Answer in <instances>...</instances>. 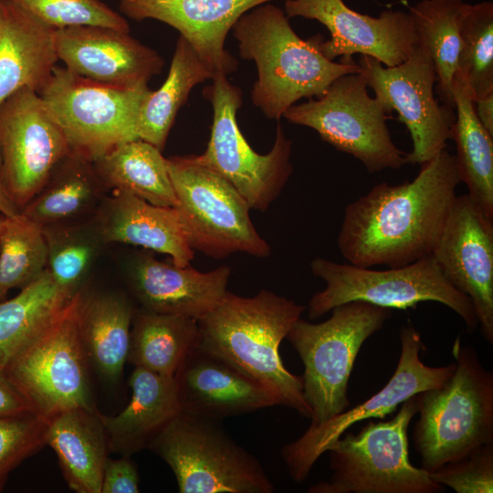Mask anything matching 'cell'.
Masks as SVG:
<instances>
[{
    "instance_id": "f6af8a7d",
    "label": "cell",
    "mask_w": 493,
    "mask_h": 493,
    "mask_svg": "<svg viewBox=\"0 0 493 493\" xmlns=\"http://www.w3.org/2000/svg\"><path fill=\"white\" fill-rule=\"evenodd\" d=\"M2 221H3V215H0V231H1V226H2Z\"/></svg>"
},
{
    "instance_id": "277c9868",
    "label": "cell",
    "mask_w": 493,
    "mask_h": 493,
    "mask_svg": "<svg viewBox=\"0 0 493 493\" xmlns=\"http://www.w3.org/2000/svg\"><path fill=\"white\" fill-rule=\"evenodd\" d=\"M452 355L456 368L450 378L414 395L419 419L413 438L428 473L493 443V373L459 336Z\"/></svg>"
},
{
    "instance_id": "ac0fdd59",
    "label": "cell",
    "mask_w": 493,
    "mask_h": 493,
    "mask_svg": "<svg viewBox=\"0 0 493 493\" xmlns=\"http://www.w3.org/2000/svg\"><path fill=\"white\" fill-rule=\"evenodd\" d=\"M287 16L315 19L330 33L316 35L320 51L330 60L354 54L372 57L387 67L406 60L418 42L411 16L386 10L373 17L348 7L342 0H286Z\"/></svg>"
},
{
    "instance_id": "d590c367",
    "label": "cell",
    "mask_w": 493,
    "mask_h": 493,
    "mask_svg": "<svg viewBox=\"0 0 493 493\" xmlns=\"http://www.w3.org/2000/svg\"><path fill=\"white\" fill-rule=\"evenodd\" d=\"M44 232L19 213L3 216L0 231V300L13 288H23L47 269Z\"/></svg>"
},
{
    "instance_id": "6da1fadb",
    "label": "cell",
    "mask_w": 493,
    "mask_h": 493,
    "mask_svg": "<svg viewBox=\"0 0 493 493\" xmlns=\"http://www.w3.org/2000/svg\"><path fill=\"white\" fill-rule=\"evenodd\" d=\"M461 183L446 148L401 184L381 183L344 209L337 237L341 255L363 267H395L431 255Z\"/></svg>"
},
{
    "instance_id": "52a82bcc",
    "label": "cell",
    "mask_w": 493,
    "mask_h": 493,
    "mask_svg": "<svg viewBox=\"0 0 493 493\" xmlns=\"http://www.w3.org/2000/svg\"><path fill=\"white\" fill-rule=\"evenodd\" d=\"M310 269L326 287L309 299V319H318L351 301H363L391 309H414L420 302L435 301L455 311L465 322L467 331L473 332L478 325L470 299L449 283L432 255L386 269L317 257L310 262Z\"/></svg>"
},
{
    "instance_id": "7c38bea8",
    "label": "cell",
    "mask_w": 493,
    "mask_h": 493,
    "mask_svg": "<svg viewBox=\"0 0 493 493\" xmlns=\"http://www.w3.org/2000/svg\"><path fill=\"white\" fill-rule=\"evenodd\" d=\"M367 88L361 72L342 75L321 96L290 106L283 117L315 130L336 150L359 160L370 173L399 169L407 163L406 153L391 138L389 113Z\"/></svg>"
},
{
    "instance_id": "2e32d148",
    "label": "cell",
    "mask_w": 493,
    "mask_h": 493,
    "mask_svg": "<svg viewBox=\"0 0 493 493\" xmlns=\"http://www.w3.org/2000/svg\"><path fill=\"white\" fill-rule=\"evenodd\" d=\"M401 353L388 383L375 394L351 409L337 414L323 425L309 427L281 451L289 476L297 483L305 480L327 446L351 425L372 417L383 418L415 394L440 387L453 374L456 363L430 367L420 359L425 348L418 330L411 322L400 330Z\"/></svg>"
},
{
    "instance_id": "3957f363",
    "label": "cell",
    "mask_w": 493,
    "mask_h": 493,
    "mask_svg": "<svg viewBox=\"0 0 493 493\" xmlns=\"http://www.w3.org/2000/svg\"><path fill=\"white\" fill-rule=\"evenodd\" d=\"M232 29L240 57L257 68L252 101L269 119L279 121L299 100L318 98L339 77L361 72L352 57L328 59L316 36L300 38L284 11L271 4L245 13Z\"/></svg>"
},
{
    "instance_id": "484cf974",
    "label": "cell",
    "mask_w": 493,
    "mask_h": 493,
    "mask_svg": "<svg viewBox=\"0 0 493 493\" xmlns=\"http://www.w3.org/2000/svg\"><path fill=\"white\" fill-rule=\"evenodd\" d=\"M107 190L93 162L70 151L20 213L42 229L83 223L96 216Z\"/></svg>"
},
{
    "instance_id": "8992f818",
    "label": "cell",
    "mask_w": 493,
    "mask_h": 493,
    "mask_svg": "<svg viewBox=\"0 0 493 493\" xmlns=\"http://www.w3.org/2000/svg\"><path fill=\"white\" fill-rule=\"evenodd\" d=\"M417 413L414 396L388 421H369L357 434H342L326 448L331 476L309 493H438L444 486L412 465L408 426Z\"/></svg>"
},
{
    "instance_id": "ee69618b",
    "label": "cell",
    "mask_w": 493,
    "mask_h": 493,
    "mask_svg": "<svg viewBox=\"0 0 493 493\" xmlns=\"http://www.w3.org/2000/svg\"><path fill=\"white\" fill-rule=\"evenodd\" d=\"M19 213L20 211L10 199L3 182L2 160L0 152V215L3 216H13Z\"/></svg>"
},
{
    "instance_id": "7bdbcfd3",
    "label": "cell",
    "mask_w": 493,
    "mask_h": 493,
    "mask_svg": "<svg viewBox=\"0 0 493 493\" xmlns=\"http://www.w3.org/2000/svg\"><path fill=\"white\" fill-rule=\"evenodd\" d=\"M477 116L484 128L493 136V93L474 101Z\"/></svg>"
},
{
    "instance_id": "8d00e7d4",
    "label": "cell",
    "mask_w": 493,
    "mask_h": 493,
    "mask_svg": "<svg viewBox=\"0 0 493 493\" xmlns=\"http://www.w3.org/2000/svg\"><path fill=\"white\" fill-rule=\"evenodd\" d=\"M459 29L460 51L456 75L475 101L493 93V3H464Z\"/></svg>"
},
{
    "instance_id": "d4e9b609",
    "label": "cell",
    "mask_w": 493,
    "mask_h": 493,
    "mask_svg": "<svg viewBox=\"0 0 493 493\" xmlns=\"http://www.w3.org/2000/svg\"><path fill=\"white\" fill-rule=\"evenodd\" d=\"M55 35L10 0H0V105L22 88L41 92L58 60Z\"/></svg>"
},
{
    "instance_id": "4fadbf2b",
    "label": "cell",
    "mask_w": 493,
    "mask_h": 493,
    "mask_svg": "<svg viewBox=\"0 0 493 493\" xmlns=\"http://www.w3.org/2000/svg\"><path fill=\"white\" fill-rule=\"evenodd\" d=\"M204 90L214 110L206 150L195 159L230 183L250 209L264 212L281 194L292 173V142L278 123L274 144L267 154L257 153L236 121L242 91L226 75L218 74Z\"/></svg>"
},
{
    "instance_id": "cb8c5ba5",
    "label": "cell",
    "mask_w": 493,
    "mask_h": 493,
    "mask_svg": "<svg viewBox=\"0 0 493 493\" xmlns=\"http://www.w3.org/2000/svg\"><path fill=\"white\" fill-rule=\"evenodd\" d=\"M129 384L131 397L118 414L98 411L109 449L131 456L149 448L163 428L182 412L175 377L135 367Z\"/></svg>"
},
{
    "instance_id": "1f68e13d",
    "label": "cell",
    "mask_w": 493,
    "mask_h": 493,
    "mask_svg": "<svg viewBox=\"0 0 493 493\" xmlns=\"http://www.w3.org/2000/svg\"><path fill=\"white\" fill-rule=\"evenodd\" d=\"M214 74L204 65L192 46L179 37L169 73L162 87L150 91L137 118L138 138L163 151L175 117L192 89Z\"/></svg>"
},
{
    "instance_id": "74e56055",
    "label": "cell",
    "mask_w": 493,
    "mask_h": 493,
    "mask_svg": "<svg viewBox=\"0 0 493 493\" xmlns=\"http://www.w3.org/2000/svg\"><path fill=\"white\" fill-rule=\"evenodd\" d=\"M39 23L55 30L101 26L130 31L128 22L100 0H10Z\"/></svg>"
},
{
    "instance_id": "f1b7e54d",
    "label": "cell",
    "mask_w": 493,
    "mask_h": 493,
    "mask_svg": "<svg viewBox=\"0 0 493 493\" xmlns=\"http://www.w3.org/2000/svg\"><path fill=\"white\" fill-rule=\"evenodd\" d=\"M93 163L107 189L131 194L154 205L176 206L167 159L154 145L141 139L126 142Z\"/></svg>"
},
{
    "instance_id": "44dd1931",
    "label": "cell",
    "mask_w": 493,
    "mask_h": 493,
    "mask_svg": "<svg viewBox=\"0 0 493 493\" xmlns=\"http://www.w3.org/2000/svg\"><path fill=\"white\" fill-rule=\"evenodd\" d=\"M174 377L182 411L195 416L222 422L279 404L270 390L198 346Z\"/></svg>"
},
{
    "instance_id": "603a6c76",
    "label": "cell",
    "mask_w": 493,
    "mask_h": 493,
    "mask_svg": "<svg viewBox=\"0 0 493 493\" xmlns=\"http://www.w3.org/2000/svg\"><path fill=\"white\" fill-rule=\"evenodd\" d=\"M106 244L123 243L171 257L179 267H187L194 251L184 235L175 207L152 205L131 194L112 190L97 215Z\"/></svg>"
},
{
    "instance_id": "f546056e",
    "label": "cell",
    "mask_w": 493,
    "mask_h": 493,
    "mask_svg": "<svg viewBox=\"0 0 493 493\" xmlns=\"http://www.w3.org/2000/svg\"><path fill=\"white\" fill-rule=\"evenodd\" d=\"M128 362L174 377L198 346L197 320L142 309L133 317Z\"/></svg>"
},
{
    "instance_id": "83f0119b",
    "label": "cell",
    "mask_w": 493,
    "mask_h": 493,
    "mask_svg": "<svg viewBox=\"0 0 493 493\" xmlns=\"http://www.w3.org/2000/svg\"><path fill=\"white\" fill-rule=\"evenodd\" d=\"M133 309L121 294L81 296L79 325L83 347L98 371L108 380L122 374L131 341Z\"/></svg>"
},
{
    "instance_id": "9c48e42d",
    "label": "cell",
    "mask_w": 493,
    "mask_h": 493,
    "mask_svg": "<svg viewBox=\"0 0 493 493\" xmlns=\"http://www.w3.org/2000/svg\"><path fill=\"white\" fill-rule=\"evenodd\" d=\"M82 291L56 318L17 351L4 370L30 409L46 418L75 408L94 409L88 356L79 333Z\"/></svg>"
},
{
    "instance_id": "d6a6232c",
    "label": "cell",
    "mask_w": 493,
    "mask_h": 493,
    "mask_svg": "<svg viewBox=\"0 0 493 493\" xmlns=\"http://www.w3.org/2000/svg\"><path fill=\"white\" fill-rule=\"evenodd\" d=\"M70 299L46 269L16 296L0 300V363L47 327Z\"/></svg>"
},
{
    "instance_id": "ffe728a7",
    "label": "cell",
    "mask_w": 493,
    "mask_h": 493,
    "mask_svg": "<svg viewBox=\"0 0 493 493\" xmlns=\"http://www.w3.org/2000/svg\"><path fill=\"white\" fill-rule=\"evenodd\" d=\"M269 1L121 0L120 10L133 20L152 18L174 27L215 77L237 68L225 48L228 32L245 13Z\"/></svg>"
},
{
    "instance_id": "8fae6325",
    "label": "cell",
    "mask_w": 493,
    "mask_h": 493,
    "mask_svg": "<svg viewBox=\"0 0 493 493\" xmlns=\"http://www.w3.org/2000/svg\"><path fill=\"white\" fill-rule=\"evenodd\" d=\"M147 83L122 87L56 66L39 93L71 152L94 162L116 146L137 140V118L150 93Z\"/></svg>"
},
{
    "instance_id": "4316f807",
    "label": "cell",
    "mask_w": 493,
    "mask_h": 493,
    "mask_svg": "<svg viewBox=\"0 0 493 493\" xmlns=\"http://www.w3.org/2000/svg\"><path fill=\"white\" fill-rule=\"evenodd\" d=\"M46 444L57 454L72 490L101 493L109 446L97 409L75 408L47 419Z\"/></svg>"
},
{
    "instance_id": "e575fe53",
    "label": "cell",
    "mask_w": 493,
    "mask_h": 493,
    "mask_svg": "<svg viewBox=\"0 0 493 493\" xmlns=\"http://www.w3.org/2000/svg\"><path fill=\"white\" fill-rule=\"evenodd\" d=\"M47 246V270L68 297L79 292L105 241L96 216L89 221L42 229Z\"/></svg>"
},
{
    "instance_id": "836d02e7",
    "label": "cell",
    "mask_w": 493,
    "mask_h": 493,
    "mask_svg": "<svg viewBox=\"0 0 493 493\" xmlns=\"http://www.w3.org/2000/svg\"><path fill=\"white\" fill-rule=\"evenodd\" d=\"M463 5L462 0H422L409 11L418 43L433 60L440 99L451 109H455L453 81L458 67Z\"/></svg>"
},
{
    "instance_id": "f35d334b",
    "label": "cell",
    "mask_w": 493,
    "mask_h": 493,
    "mask_svg": "<svg viewBox=\"0 0 493 493\" xmlns=\"http://www.w3.org/2000/svg\"><path fill=\"white\" fill-rule=\"evenodd\" d=\"M47 423L33 411L0 418V491L10 472L46 445Z\"/></svg>"
},
{
    "instance_id": "9a60e30c",
    "label": "cell",
    "mask_w": 493,
    "mask_h": 493,
    "mask_svg": "<svg viewBox=\"0 0 493 493\" xmlns=\"http://www.w3.org/2000/svg\"><path fill=\"white\" fill-rule=\"evenodd\" d=\"M70 152L40 95L22 88L0 105V152L5 190L21 210Z\"/></svg>"
},
{
    "instance_id": "e0dca14e",
    "label": "cell",
    "mask_w": 493,
    "mask_h": 493,
    "mask_svg": "<svg viewBox=\"0 0 493 493\" xmlns=\"http://www.w3.org/2000/svg\"><path fill=\"white\" fill-rule=\"evenodd\" d=\"M431 255L468 297L483 338L493 343V219L467 194L456 195Z\"/></svg>"
},
{
    "instance_id": "ba28073f",
    "label": "cell",
    "mask_w": 493,
    "mask_h": 493,
    "mask_svg": "<svg viewBox=\"0 0 493 493\" xmlns=\"http://www.w3.org/2000/svg\"><path fill=\"white\" fill-rule=\"evenodd\" d=\"M173 470L180 493H271L257 458L238 445L221 422L184 412L149 446Z\"/></svg>"
},
{
    "instance_id": "7a4b0ae2",
    "label": "cell",
    "mask_w": 493,
    "mask_h": 493,
    "mask_svg": "<svg viewBox=\"0 0 493 493\" xmlns=\"http://www.w3.org/2000/svg\"><path fill=\"white\" fill-rule=\"evenodd\" d=\"M304 309L267 289L249 298L227 291L215 309L197 320L198 347L264 385L279 404L310 418L302 377L288 371L279 355L281 341Z\"/></svg>"
},
{
    "instance_id": "d6986e66",
    "label": "cell",
    "mask_w": 493,
    "mask_h": 493,
    "mask_svg": "<svg viewBox=\"0 0 493 493\" xmlns=\"http://www.w3.org/2000/svg\"><path fill=\"white\" fill-rule=\"evenodd\" d=\"M58 59L84 78L116 86L132 87L162 71L163 59L130 31L101 26L56 30Z\"/></svg>"
},
{
    "instance_id": "5b68a950",
    "label": "cell",
    "mask_w": 493,
    "mask_h": 493,
    "mask_svg": "<svg viewBox=\"0 0 493 493\" xmlns=\"http://www.w3.org/2000/svg\"><path fill=\"white\" fill-rule=\"evenodd\" d=\"M320 323L301 318L287 339L304 364L303 394L317 427L350 406L348 383L363 342L392 316L391 309L363 301L341 304Z\"/></svg>"
},
{
    "instance_id": "ab89813d",
    "label": "cell",
    "mask_w": 493,
    "mask_h": 493,
    "mask_svg": "<svg viewBox=\"0 0 493 493\" xmlns=\"http://www.w3.org/2000/svg\"><path fill=\"white\" fill-rule=\"evenodd\" d=\"M442 486L457 493L493 492V443L485 445L470 455L449 462L428 473Z\"/></svg>"
},
{
    "instance_id": "30bf717a",
    "label": "cell",
    "mask_w": 493,
    "mask_h": 493,
    "mask_svg": "<svg viewBox=\"0 0 493 493\" xmlns=\"http://www.w3.org/2000/svg\"><path fill=\"white\" fill-rule=\"evenodd\" d=\"M167 167L187 242L214 258L236 252L257 257L271 253L249 215L250 207L219 173L193 156H171Z\"/></svg>"
},
{
    "instance_id": "60d3db41",
    "label": "cell",
    "mask_w": 493,
    "mask_h": 493,
    "mask_svg": "<svg viewBox=\"0 0 493 493\" xmlns=\"http://www.w3.org/2000/svg\"><path fill=\"white\" fill-rule=\"evenodd\" d=\"M139 475L129 456L108 457L102 477L101 493H138Z\"/></svg>"
},
{
    "instance_id": "b9f144b4",
    "label": "cell",
    "mask_w": 493,
    "mask_h": 493,
    "mask_svg": "<svg viewBox=\"0 0 493 493\" xmlns=\"http://www.w3.org/2000/svg\"><path fill=\"white\" fill-rule=\"evenodd\" d=\"M32 411L0 363V418Z\"/></svg>"
},
{
    "instance_id": "5bb4252c",
    "label": "cell",
    "mask_w": 493,
    "mask_h": 493,
    "mask_svg": "<svg viewBox=\"0 0 493 493\" xmlns=\"http://www.w3.org/2000/svg\"><path fill=\"white\" fill-rule=\"evenodd\" d=\"M358 64L374 98L388 113L397 111L410 132L413 150L406 153L407 163L421 165L446 148L456 116L435 97L436 74L425 47L417 42L409 58L393 67L364 55Z\"/></svg>"
},
{
    "instance_id": "7402d4cb",
    "label": "cell",
    "mask_w": 493,
    "mask_h": 493,
    "mask_svg": "<svg viewBox=\"0 0 493 493\" xmlns=\"http://www.w3.org/2000/svg\"><path fill=\"white\" fill-rule=\"evenodd\" d=\"M231 269L220 266L208 272L136 256L129 270L133 292L142 309L199 320L215 309L227 292Z\"/></svg>"
},
{
    "instance_id": "4dcf8cb0",
    "label": "cell",
    "mask_w": 493,
    "mask_h": 493,
    "mask_svg": "<svg viewBox=\"0 0 493 493\" xmlns=\"http://www.w3.org/2000/svg\"><path fill=\"white\" fill-rule=\"evenodd\" d=\"M453 99L456 115L450 139L456 143L460 180L467 194L493 219V136L479 121L474 100L456 75Z\"/></svg>"
}]
</instances>
